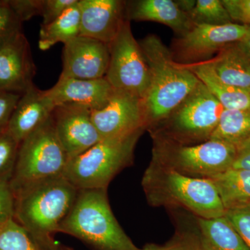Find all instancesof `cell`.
<instances>
[{
  "label": "cell",
  "mask_w": 250,
  "mask_h": 250,
  "mask_svg": "<svg viewBox=\"0 0 250 250\" xmlns=\"http://www.w3.org/2000/svg\"><path fill=\"white\" fill-rule=\"evenodd\" d=\"M233 22L250 27V0H222Z\"/></svg>",
  "instance_id": "cell-34"
},
{
  "label": "cell",
  "mask_w": 250,
  "mask_h": 250,
  "mask_svg": "<svg viewBox=\"0 0 250 250\" xmlns=\"http://www.w3.org/2000/svg\"><path fill=\"white\" fill-rule=\"evenodd\" d=\"M197 229L202 248L207 250H250L225 216L197 218Z\"/></svg>",
  "instance_id": "cell-21"
},
{
  "label": "cell",
  "mask_w": 250,
  "mask_h": 250,
  "mask_svg": "<svg viewBox=\"0 0 250 250\" xmlns=\"http://www.w3.org/2000/svg\"><path fill=\"white\" fill-rule=\"evenodd\" d=\"M110 60L109 45L79 36L64 45L61 79L97 80L104 78Z\"/></svg>",
  "instance_id": "cell-13"
},
{
  "label": "cell",
  "mask_w": 250,
  "mask_h": 250,
  "mask_svg": "<svg viewBox=\"0 0 250 250\" xmlns=\"http://www.w3.org/2000/svg\"><path fill=\"white\" fill-rule=\"evenodd\" d=\"M36 67L21 31L0 48V92L22 95L34 85Z\"/></svg>",
  "instance_id": "cell-14"
},
{
  "label": "cell",
  "mask_w": 250,
  "mask_h": 250,
  "mask_svg": "<svg viewBox=\"0 0 250 250\" xmlns=\"http://www.w3.org/2000/svg\"><path fill=\"white\" fill-rule=\"evenodd\" d=\"M208 179L214 184L225 210L250 205V171L231 167Z\"/></svg>",
  "instance_id": "cell-22"
},
{
  "label": "cell",
  "mask_w": 250,
  "mask_h": 250,
  "mask_svg": "<svg viewBox=\"0 0 250 250\" xmlns=\"http://www.w3.org/2000/svg\"><path fill=\"white\" fill-rule=\"evenodd\" d=\"M14 191L15 220L49 248L71 210L78 189L61 175L28 184Z\"/></svg>",
  "instance_id": "cell-2"
},
{
  "label": "cell",
  "mask_w": 250,
  "mask_h": 250,
  "mask_svg": "<svg viewBox=\"0 0 250 250\" xmlns=\"http://www.w3.org/2000/svg\"><path fill=\"white\" fill-rule=\"evenodd\" d=\"M175 1L178 4L179 7L184 13L188 15L195 7L197 0H175Z\"/></svg>",
  "instance_id": "cell-37"
},
{
  "label": "cell",
  "mask_w": 250,
  "mask_h": 250,
  "mask_svg": "<svg viewBox=\"0 0 250 250\" xmlns=\"http://www.w3.org/2000/svg\"><path fill=\"white\" fill-rule=\"evenodd\" d=\"M125 17L131 22L149 21L161 23L182 35L194 25L188 15L174 0H134L126 1Z\"/></svg>",
  "instance_id": "cell-18"
},
{
  "label": "cell",
  "mask_w": 250,
  "mask_h": 250,
  "mask_svg": "<svg viewBox=\"0 0 250 250\" xmlns=\"http://www.w3.org/2000/svg\"><path fill=\"white\" fill-rule=\"evenodd\" d=\"M81 12L80 0L59 18L47 25H41L39 47L47 50L59 43L65 45L80 35Z\"/></svg>",
  "instance_id": "cell-23"
},
{
  "label": "cell",
  "mask_w": 250,
  "mask_h": 250,
  "mask_svg": "<svg viewBox=\"0 0 250 250\" xmlns=\"http://www.w3.org/2000/svg\"><path fill=\"white\" fill-rule=\"evenodd\" d=\"M146 250H201L202 244L197 228L195 231L180 229L164 245L148 243L143 248Z\"/></svg>",
  "instance_id": "cell-28"
},
{
  "label": "cell",
  "mask_w": 250,
  "mask_h": 250,
  "mask_svg": "<svg viewBox=\"0 0 250 250\" xmlns=\"http://www.w3.org/2000/svg\"><path fill=\"white\" fill-rule=\"evenodd\" d=\"M125 6L121 0H80V36L109 45L126 20Z\"/></svg>",
  "instance_id": "cell-15"
},
{
  "label": "cell",
  "mask_w": 250,
  "mask_h": 250,
  "mask_svg": "<svg viewBox=\"0 0 250 250\" xmlns=\"http://www.w3.org/2000/svg\"><path fill=\"white\" fill-rule=\"evenodd\" d=\"M92 110L75 104H63L52 113L56 134L68 160L103 140L91 117Z\"/></svg>",
  "instance_id": "cell-12"
},
{
  "label": "cell",
  "mask_w": 250,
  "mask_h": 250,
  "mask_svg": "<svg viewBox=\"0 0 250 250\" xmlns=\"http://www.w3.org/2000/svg\"><path fill=\"white\" fill-rule=\"evenodd\" d=\"M92 121L102 139H113L146 129L143 99L115 90L103 108L92 111Z\"/></svg>",
  "instance_id": "cell-11"
},
{
  "label": "cell",
  "mask_w": 250,
  "mask_h": 250,
  "mask_svg": "<svg viewBox=\"0 0 250 250\" xmlns=\"http://www.w3.org/2000/svg\"><path fill=\"white\" fill-rule=\"evenodd\" d=\"M0 250H49L13 219L0 229Z\"/></svg>",
  "instance_id": "cell-25"
},
{
  "label": "cell",
  "mask_w": 250,
  "mask_h": 250,
  "mask_svg": "<svg viewBox=\"0 0 250 250\" xmlns=\"http://www.w3.org/2000/svg\"><path fill=\"white\" fill-rule=\"evenodd\" d=\"M15 194L11 179H0V229L14 219Z\"/></svg>",
  "instance_id": "cell-30"
},
{
  "label": "cell",
  "mask_w": 250,
  "mask_h": 250,
  "mask_svg": "<svg viewBox=\"0 0 250 250\" xmlns=\"http://www.w3.org/2000/svg\"><path fill=\"white\" fill-rule=\"evenodd\" d=\"M201 250H207L205 249V248H202V246Z\"/></svg>",
  "instance_id": "cell-40"
},
{
  "label": "cell",
  "mask_w": 250,
  "mask_h": 250,
  "mask_svg": "<svg viewBox=\"0 0 250 250\" xmlns=\"http://www.w3.org/2000/svg\"><path fill=\"white\" fill-rule=\"evenodd\" d=\"M152 139L151 162L194 178L210 179L231 168L238 152L232 145L215 140L186 146Z\"/></svg>",
  "instance_id": "cell-7"
},
{
  "label": "cell",
  "mask_w": 250,
  "mask_h": 250,
  "mask_svg": "<svg viewBox=\"0 0 250 250\" xmlns=\"http://www.w3.org/2000/svg\"><path fill=\"white\" fill-rule=\"evenodd\" d=\"M225 217L250 248V207L226 210Z\"/></svg>",
  "instance_id": "cell-31"
},
{
  "label": "cell",
  "mask_w": 250,
  "mask_h": 250,
  "mask_svg": "<svg viewBox=\"0 0 250 250\" xmlns=\"http://www.w3.org/2000/svg\"><path fill=\"white\" fill-rule=\"evenodd\" d=\"M114 90L105 77L97 80L59 78L46 93L55 106L75 104L96 111L105 106Z\"/></svg>",
  "instance_id": "cell-16"
},
{
  "label": "cell",
  "mask_w": 250,
  "mask_h": 250,
  "mask_svg": "<svg viewBox=\"0 0 250 250\" xmlns=\"http://www.w3.org/2000/svg\"><path fill=\"white\" fill-rule=\"evenodd\" d=\"M210 140L232 145L238 150L250 143V108L224 110Z\"/></svg>",
  "instance_id": "cell-24"
},
{
  "label": "cell",
  "mask_w": 250,
  "mask_h": 250,
  "mask_svg": "<svg viewBox=\"0 0 250 250\" xmlns=\"http://www.w3.org/2000/svg\"><path fill=\"white\" fill-rule=\"evenodd\" d=\"M22 30V22L10 8L6 0H0V48Z\"/></svg>",
  "instance_id": "cell-29"
},
{
  "label": "cell",
  "mask_w": 250,
  "mask_h": 250,
  "mask_svg": "<svg viewBox=\"0 0 250 250\" xmlns=\"http://www.w3.org/2000/svg\"><path fill=\"white\" fill-rule=\"evenodd\" d=\"M188 16L195 24L219 26L233 22L222 0H197Z\"/></svg>",
  "instance_id": "cell-26"
},
{
  "label": "cell",
  "mask_w": 250,
  "mask_h": 250,
  "mask_svg": "<svg viewBox=\"0 0 250 250\" xmlns=\"http://www.w3.org/2000/svg\"><path fill=\"white\" fill-rule=\"evenodd\" d=\"M225 110L201 82L167 118L148 130L152 138L191 146L209 141Z\"/></svg>",
  "instance_id": "cell-6"
},
{
  "label": "cell",
  "mask_w": 250,
  "mask_h": 250,
  "mask_svg": "<svg viewBox=\"0 0 250 250\" xmlns=\"http://www.w3.org/2000/svg\"><path fill=\"white\" fill-rule=\"evenodd\" d=\"M6 2L23 22L41 16L43 0H6Z\"/></svg>",
  "instance_id": "cell-32"
},
{
  "label": "cell",
  "mask_w": 250,
  "mask_h": 250,
  "mask_svg": "<svg viewBox=\"0 0 250 250\" xmlns=\"http://www.w3.org/2000/svg\"><path fill=\"white\" fill-rule=\"evenodd\" d=\"M77 1L78 0H43L41 15L42 18V25L53 22Z\"/></svg>",
  "instance_id": "cell-33"
},
{
  "label": "cell",
  "mask_w": 250,
  "mask_h": 250,
  "mask_svg": "<svg viewBox=\"0 0 250 250\" xmlns=\"http://www.w3.org/2000/svg\"><path fill=\"white\" fill-rule=\"evenodd\" d=\"M184 65L195 74L225 109L250 108V90L237 88L225 83L207 62Z\"/></svg>",
  "instance_id": "cell-20"
},
{
  "label": "cell",
  "mask_w": 250,
  "mask_h": 250,
  "mask_svg": "<svg viewBox=\"0 0 250 250\" xmlns=\"http://www.w3.org/2000/svg\"><path fill=\"white\" fill-rule=\"evenodd\" d=\"M58 233L75 237L93 250H137L112 211L107 189L79 190Z\"/></svg>",
  "instance_id": "cell-4"
},
{
  "label": "cell",
  "mask_w": 250,
  "mask_h": 250,
  "mask_svg": "<svg viewBox=\"0 0 250 250\" xmlns=\"http://www.w3.org/2000/svg\"><path fill=\"white\" fill-rule=\"evenodd\" d=\"M109 64L105 78L115 90L143 99L149 86V67L128 20L122 24L109 44Z\"/></svg>",
  "instance_id": "cell-9"
},
{
  "label": "cell",
  "mask_w": 250,
  "mask_h": 250,
  "mask_svg": "<svg viewBox=\"0 0 250 250\" xmlns=\"http://www.w3.org/2000/svg\"><path fill=\"white\" fill-rule=\"evenodd\" d=\"M145 131L101 140L68 160L64 177L78 190L107 189L117 174L132 165L135 148Z\"/></svg>",
  "instance_id": "cell-5"
},
{
  "label": "cell",
  "mask_w": 250,
  "mask_h": 250,
  "mask_svg": "<svg viewBox=\"0 0 250 250\" xmlns=\"http://www.w3.org/2000/svg\"><path fill=\"white\" fill-rule=\"evenodd\" d=\"M21 95L17 93L0 92V132L7 128L10 118Z\"/></svg>",
  "instance_id": "cell-35"
},
{
  "label": "cell",
  "mask_w": 250,
  "mask_h": 250,
  "mask_svg": "<svg viewBox=\"0 0 250 250\" xmlns=\"http://www.w3.org/2000/svg\"><path fill=\"white\" fill-rule=\"evenodd\" d=\"M137 250H144V249H143H143H138Z\"/></svg>",
  "instance_id": "cell-41"
},
{
  "label": "cell",
  "mask_w": 250,
  "mask_h": 250,
  "mask_svg": "<svg viewBox=\"0 0 250 250\" xmlns=\"http://www.w3.org/2000/svg\"><path fill=\"white\" fill-rule=\"evenodd\" d=\"M139 44L149 71V86L143 99L148 131L167 118L200 81L185 65L174 62L159 36L149 34Z\"/></svg>",
  "instance_id": "cell-1"
},
{
  "label": "cell",
  "mask_w": 250,
  "mask_h": 250,
  "mask_svg": "<svg viewBox=\"0 0 250 250\" xmlns=\"http://www.w3.org/2000/svg\"><path fill=\"white\" fill-rule=\"evenodd\" d=\"M248 207H250V205L249 206H248Z\"/></svg>",
  "instance_id": "cell-42"
},
{
  "label": "cell",
  "mask_w": 250,
  "mask_h": 250,
  "mask_svg": "<svg viewBox=\"0 0 250 250\" xmlns=\"http://www.w3.org/2000/svg\"><path fill=\"white\" fill-rule=\"evenodd\" d=\"M49 250H74L68 247L62 246V245L57 244L54 241L49 247Z\"/></svg>",
  "instance_id": "cell-38"
},
{
  "label": "cell",
  "mask_w": 250,
  "mask_h": 250,
  "mask_svg": "<svg viewBox=\"0 0 250 250\" xmlns=\"http://www.w3.org/2000/svg\"><path fill=\"white\" fill-rule=\"evenodd\" d=\"M241 41L242 42H244V43L248 46V48L250 49V27L249 28V30H248V33H247L246 36H245L244 39H243V41Z\"/></svg>",
  "instance_id": "cell-39"
},
{
  "label": "cell",
  "mask_w": 250,
  "mask_h": 250,
  "mask_svg": "<svg viewBox=\"0 0 250 250\" xmlns=\"http://www.w3.org/2000/svg\"><path fill=\"white\" fill-rule=\"evenodd\" d=\"M54 108L46 90L34 85L21 95L6 130L21 144L52 116Z\"/></svg>",
  "instance_id": "cell-17"
},
{
  "label": "cell",
  "mask_w": 250,
  "mask_h": 250,
  "mask_svg": "<svg viewBox=\"0 0 250 250\" xmlns=\"http://www.w3.org/2000/svg\"><path fill=\"white\" fill-rule=\"evenodd\" d=\"M142 187L153 207L183 208L203 219L225 216L226 212L210 179L188 177L151 161L143 174Z\"/></svg>",
  "instance_id": "cell-3"
},
{
  "label": "cell",
  "mask_w": 250,
  "mask_h": 250,
  "mask_svg": "<svg viewBox=\"0 0 250 250\" xmlns=\"http://www.w3.org/2000/svg\"><path fill=\"white\" fill-rule=\"evenodd\" d=\"M232 168L250 171V143L238 150Z\"/></svg>",
  "instance_id": "cell-36"
},
{
  "label": "cell",
  "mask_w": 250,
  "mask_h": 250,
  "mask_svg": "<svg viewBox=\"0 0 250 250\" xmlns=\"http://www.w3.org/2000/svg\"><path fill=\"white\" fill-rule=\"evenodd\" d=\"M205 62L225 83L250 90V49L244 42L229 44Z\"/></svg>",
  "instance_id": "cell-19"
},
{
  "label": "cell",
  "mask_w": 250,
  "mask_h": 250,
  "mask_svg": "<svg viewBox=\"0 0 250 250\" xmlns=\"http://www.w3.org/2000/svg\"><path fill=\"white\" fill-rule=\"evenodd\" d=\"M249 28L235 22L219 26L195 24L174 39L171 54L174 62L182 65L207 62L225 46L243 41Z\"/></svg>",
  "instance_id": "cell-10"
},
{
  "label": "cell",
  "mask_w": 250,
  "mask_h": 250,
  "mask_svg": "<svg viewBox=\"0 0 250 250\" xmlns=\"http://www.w3.org/2000/svg\"><path fill=\"white\" fill-rule=\"evenodd\" d=\"M20 143L8 132H0V179H11L17 161Z\"/></svg>",
  "instance_id": "cell-27"
},
{
  "label": "cell",
  "mask_w": 250,
  "mask_h": 250,
  "mask_svg": "<svg viewBox=\"0 0 250 250\" xmlns=\"http://www.w3.org/2000/svg\"><path fill=\"white\" fill-rule=\"evenodd\" d=\"M68 157L56 134L52 116L20 144L11 179L13 190L37 181L63 175Z\"/></svg>",
  "instance_id": "cell-8"
}]
</instances>
